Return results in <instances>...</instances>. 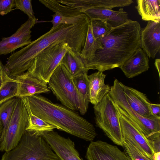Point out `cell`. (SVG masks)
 Wrapping results in <instances>:
<instances>
[{"label": "cell", "instance_id": "13", "mask_svg": "<svg viewBox=\"0 0 160 160\" xmlns=\"http://www.w3.org/2000/svg\"><path fill=\"white\" fill-rule=\"evenodd\" d=\"M85 158L87 160H129L116 146L100 140L91 142Z\"/></svg>", "mask_w": 160, "mask_h": 160}, {"label": "cell", "instance_id": "28", "mask_svg": "<svg viewBox=\"0 0 160 160\" xmlns=\"http://www.w3.org/2000/svg\"><path fill=\"white\" fill-rule=\"evenodd\" d=\"M17 98V97L12 98L3 103L0 106V120L3 127L2 133L5 130L9 121Z\"/></svg>", "mask_w": 160, "mask_h": 160}, {"label": "cell", "instance_id": "36", "mask_svg": "<svg viewBox=\"0 0 160 160\" xmlns=\"http://www.w3.org/2000/svg\"><path fill=\"white\" fill-rule=\"evenodd\" d=\"M151 143L154 152H160V137L151 140Z\"/></svg>", "mask_w": 160, "mask_h": 160}, {"label": "cell", "instance_id": "20", "mask_svg": "<svg viewBox=\"0 0 160 160\" xmlns=\"http://www.w3.org/2000/svg\"><path fill=\"white\" fill-rule=\"evenodd\" d=\"M133 2L132 0H72L70 4L71 7L82 12L93 8L112 9L116 7H123L128 6Z\"/></svg>", "mask_w": 160, "mask_h": 160}, {"label": "cell", "instance_id": "10", "mask_svg": "<svg viewBox=\"0 0 160 160\" xmlns=\"http://www.w3.org/2000/svg\"><path fill=\"white\" fill-rule=\"evenodd\" d=\"M114 102L118 114L123 140L130 142L144 155L153 159L154 152L151 140L145 137L133 124L124 110Z\"/></svg>", "mask_w": 160, "mask_h": 160}, {"label": "cell", "instance_id": "25", "mask_svg": "<svg viewBox=\"0 0 160 160\" xmlns=\"http://www.w3.org/2000/svg\"><path fill=\"white\" fill-rule=\"evenodd\" d=\"M102 49L100 41L95 39L90 24H89L83 48L80 54L83 60L87 61L94 57L96 52Z\"/></svg>", "mask_w": 160, "mask_h": 160}, {"label": "cell", "instance_id": "29", "mask_svg": "<svg viewBox=\"0 0 160 160\" xmlns=\"http://www.w3.org/2000/svg\"><path fill=\"white\" fill-rule=\"evenodd\" d=\"M90 21L92 33L96 39H100L112 28L105 21L97 19Z\"/></svg>", "mask_w": 160, "mask_h": 160}, {"label": "cell", "instance_id": "14", "mask_svg": "<svg viewBox=\"0 0 160 160\" xmlns=\"http://www.w3.org/2000/svg\"><path fill=\"white\" fill-rule=\"evenodd\" d=\"M140 43L148 57L154 58L160 50V22L148 21L141 29Z\"/></svg>", "mask_w": 160, "mask_h": 160}, {"label": "cell", "instance_id": "9", "mask_svg": "<svg viewBox=\"0 0 160 160\" xmlns=\"http://www.w3.org/2000/svg\"><path fill=\"white\" fill-rule=\"evenodd\" d=\"M28 115L21 98L17 97L9 121L0 139V151L8 152L15 148L26 131Z\"/></svg>", "mask_w": 160, "mask_h": 160}, {"label": "cell", "instance_id": "18", "mask_svg": "<svg viewBox=\"0 0 160 160\" xmlns=\"http://www.w3.org/2000/svg\"><path fill=\"white\" fill-rule=\"evenodd\" d=\"M120 68L127 78H133L148 70V57L140 47Z\"/></svg>", "mask_w": 160, "mask_h": 160}, {"label": "cell", "instance_id": "3", "mask_svg": "<svg viewBox=\"0 0 160 160\" xmlns=\"http://www.w3.org/2000/svg\"><path fill=\"white\" fill-rule=\"evenodd\" d=\"M22 98L33 114L57 129L88 141H92L97 136L93 125L75 111L40 94Z\"/></svg>", "mask_w": 160, "mask_h": 160}, {"label": "cell", "instance_id": "23", "mask_svg": "<svg viewBox=\"0 0 160 160\" xmlns=\"http://www.w3.org/2000/svg\"><path fill=\"white\" fill-rule=\"evenodd\" d=\"M21 98V97H20ZM27 109L28 120L26 131L42 136L45 133L53 131L56 128L33 114L25 100L21 98Z\"/></svg>", "mask_w": 160, "mask_h": 160}, {"label": "cell", "instance_id": "21", "mask_svg": "<svg viewBox=\"0 0 160 160\" xmlns=\"http://www.w3.org/2000/svg\"><path fill=\"white\" fill-rule=\"evenodd\" d=\"M79 53L69 48L62 57L60 64L62 65L72 77L85 72L86 68L83 59Z\"/></svg>", "mask_w": 160, "mask_h": 160}, {"label": "cell", "instance_id": "4", "mask_svg": "<svg viewBox=\"0 0 160 160\" xmlns=\"http://www.w3.org/2000/svg\"><path fill=\"white\" fill-rule=\"evenodd\" d=\"M48 83L50 90L62 105L79 111L82 115L86 113L88 106L78 92L72 76L63 65L60 64L56 68Z\"/></svg>", "mask_w": 160, "mask_h": 160}, {"label": "cell", "instance_id": "7", "mask_svg": "<svg viewBox=\"0 0 160 160\" xmlns=\"http://www.w3.org/2000/svg\"><path fill=\"white\" fill-rule=\"evenodd\" d=\"M97 127L114 143L123 147V141L117 112L109 93L98 104L94 105Z\"/></svg>", "mask_w": 160, "mask_h": 160}, {"label": "cell", "instance_id": "30", "mask_svg": "<svg viewBox=\"0 0 160 160\" xmlns=\"http://www.w3.org/2000/svg\"><path fill=\"white\" fill-rule=\"evenodd\" d=\"M123 141L122 147L129 160H153L144 155L130 142Z\"/></svg>", "mask_w": 160, "mask_h": 160}, {"label": "cell", "instance_id": "15", "mask_svg": "<svg viewBox=\"0 0 160 160\" xmlns=\"http://www.w3.org/2000/svg\"><path fill=\"white\" fill-rule=\"evenodd\" d=\"M82 13L89 18L90 21L97 19L105 21L112 28L121 25L129 19L128 13L123 8H120L118 11L109 8H93Z\"/></svg>", "mask_w": 160, "mask_h": 160}, {"label": "cell", "instance_id": "6", "mask_svg": "<svg viewBox=\"0 0 160 160\" xmlns=\"http://www.w3.org/2000/svg\"><path fill=\"white\" fill-rule=\"evenodd\" d=\"M70 48L64 41L51 44L36 56L32 65L27 71L32 76L47 83Z\"/></svg>", "mask_w": 160, "mask_h": 160}, {"label": "cell", "instance_id": "11", "mask_svg": "<svg viewBox=\"0 0 160 160\" xmlns=\"http://www.w3.org/2000/svg\"><path fill=\"white\" fill-rule=\"evenodd\" d=\"M37 22L35 17L28 18L14 34L2 38L0 41V55L7 54L30 43L32 42L31 29Z\"/></svg>", "mask_w": 160, "mask_h": 160}, {"label": "cell", "instance_id": "26", "mask_svg": "<svg viewBox=\"0 0 160 160\" xmlns=\"http://www.w3.org/2000/svg\"><path fill=\"white\" fill-rule=\"evenodd\" d=\"M19 83L15 79L6 82L0 89V106L7 101L18 97Z\"/></svg>", "mask_w": 160, "mask_h": 160}, {"label": "cell", "instance_id": "27", "mask_svg": "<svg viewBox=\"0 0 160 160\" xmlns=\"http://www.w3.org/2000/svg\"><path fill=\"white\" fill-rule=\"evenodd\" d=\"M88 72L72 77L73 82L78 92L87 105L88 106L89 80Z\"/></svg>", "mask_w": 160, "mask_h": 160}, {"label": "cell", "instance_id": "33", "mask_svg": "<svg viewBox=\"0 0 160 160\" xmlns=\"http://www.w3.org/2000/svg\"><path fill=\"white\" fill-rule=\"evenodd\" d=\"M15 0H0V15L4 16L14 10Z\"/></svg>", "mask_w": 160, "mask_h": 160}, {"label": "cell", "instance_id": "22", "mask_svg": "<svg viewBox=\"0 0 160 160\" xmlns=\"http://www.w3.org/2000/svg\"><path fill=\"white\" fill-rule=\"evenodd\" d=\"M135 8L145 21L160 22V0H137Z\"/></svg>", "mask_w": 160, "mask_h": 160}, {"label": "cell", "instance_id": "35", "mask_svg": "<svg viewBox=\"0 0 160 160\" xmlns=\"http://www.w3.org/2000/svg\"><path fill=\"white\" fill-rule=\"evenodd\" d=\"M148 108L152 115L154 117L160 118V104L152 103L148 105Z\"/></svg>", "mask_w": 160, "mask_h": 160}, {"label": "cell", "instance_id": "32", "mask_svg": "<svg viewBox=\"0 0 160 160\" xmlns=\"http://www.w3.org/2000/svg\"><path fill=\"white\" fill-rule=\"evenodd\" d=\"M14 9H19L26 14L29 18H32L35 17L33 11L32 1L31 0H15Z\"/></svg>", "mask_w": 160, "mask_h": 160}, {"label": "cell", "instance_id": "38", "mask_svg": "<svg viewBox=\"0 0 160 160\" xmlns=\"http://www.w3.org/2000/svg\"><path fill=\"white\" fill-rule=\"evenodd\" d=\"M152 159L153 160H160V152H154Z\"/></svg>", "mask_w": 160, "mask_h": 160}, {"label": "cell", "instance_id": "31", "mask_svg": "<svg viewBox=\"0 0 160 160\" xmlns=\"http://www.w3.org/2000/svg\"><path fill=\"white\" fill-rule=\"evenodd\" d=\"M87 16L83 14L73 17H66L55 13L52 16V19L50 21L52 24V28H54L60 24H72L82 20Z\"/></svg>", "mask_w": 160, "mask_h": 160}, {"label": "cell", "instance_id": "2", "mask_svg": "<svg viewBox=\"0 0 160 160\" xmlns=\"http://www.w3.org/2000/svg\"><path fill=\"white\" fill-rule=\"evenodd\" d=\"M140 23L129 19L113 27L99 39L102 49L97 50L91 59L84 60L86 68L103 72L119 68L141 47ZM98 40V39H97Z\"/></svg>", "mask_w": 160, "mask_h": 160}, {"label": "cell", "instance_id": "17", "mask_svg": "<svg viewBox=\"0 0 160 160\" xmlns=\"http://www.w3.org/2000/svg\"><path fill=\"white\" fill-rule=\"evenodd\" d=\"M119 83L123 89L128 103L135 112L147 118H156L152 115L149 111L148 106L150 102L146 94L125 85L120 81Z\"/></svg>", "mask_w": 160, "mask_h": 160}, {"label": "cell", "instance_id": "1", "mask_svg": "<svg viewBox=\"0 0 160 160\" xmlns=\"http://www.w3.org/2000/svg\"><path fill=\"white\" fill-rule=\"evenodd\" d=\"M90 22L89 18L86 16L74 24L58 25L52 28L49 31L20 50L12 53L4 65L8 77L14 79L25 72L31 66L38 54L56 42L65 41L74 51L80 54Z\"/></svg>", "mask_w": 160, "mask_h": 160}, {"label": "cell", "instance_id": "37", "mask_svg": "<svg viewBox=\"0 0 160 160\" xmlns=\"http://www.w3.org/2000/svg\"><path fill=\"white\" fill-rule=\"evenodd\" d=\"M155 66L158 70L159 78L160 77V59L157 58L156 59L154 63Z\"/></svg>", "mask_w": 160, "mask_h": 160}, {"label": "cell", "instance_id": "16", "mask_svg": "<svg viewBox=\"0 0 160 160\" xmlns=\"http://www.w3.org/2000/svg\"><path fill=\"white\" fill-rule=\"evenodd\" d=\"M15 79L19 83L18 97L30 96L50 92L47 83L32 76L27 71Z\"/></svg>", "mask_w": 160, "mask_h": 160}, {"label": "cell", "instance_id": "39", "mask_svg": "<svg viewBox=\"0 0 160 160\" xmlns=\"http://www.w3.org/2000/svg\"><path fill=\"white\" fill-rule=\"evenodd\" d=\"M3 125H2V122L0 120V139L1 138V136H2V131H3ZM0 143H1V142L0 141Z\"/></svg>", "mask_w": 160, "mask_h": 160}, {"label": "cell", "instance_id": "12", "mask_svg": "<svg viewBox=\"0 0 160 160\" xmlns=\"http://www.w3.org/2000/svg\"><path fill=\"white\" fill-rule=\"evenodd\" d=\"M42 137L60 160H83L76 149L74 142L69 138H65L54 131Z\"/></svg>", "mask_w": 160, "mask_h": 160}, {"label": "cell", "instance_id": "5", "mask_svg": "<svg viewBox=\"0 0 160 160\" xmlns=\"http://www.w3.org/2000/svg\"><path fill=\"white\" fill-rule=\"evenodd\" d=\"M1 160H60L42 136L25 131L17 145Z\"/></svg>", "mask_w": 160, "mask_h": 160}, {"label": "cell", "instance_id": "34", "mask_svg": "<svg viewBox=\"0 0 160 160\" xmlns=\"http://www.w3.org/2000/svg\"><path fill=\"white\" fill-rule=\"evenodd\" d=\"M8 76L4 65L0 60V89L6 82L12 80Z\"/></svg>", "mask_w": 160, "mask_h": 160}, {"label": "cell", "instance_id": "24", "mask_svg": "<svg viewBox=\"0 0 160 160\" xmlns=\"http://www.w3.org/2000/svg\"><path fill=\"white\" fill-rule=\"evenodd\" d=\"M39 1L55 13L62 16L73 17L83 14L76 8L62 4L59 0H39Z\"/></svg>", "mask_w": 160, "mask_h": 160}, {"label": "cell", "instance_id": "19", "mask_svg": "<svg viewBox=\"0 0 160 160\" xmlns=\"http://www.w3.org/2000/svg\"><path fill=\"white\" fill-rule=\"evenodd\" d=\"M106 77V74L99 71L88 75V100L94 105L99 103L110 92L111 87L104 83Z\"/></svg>", "mask_w": 160, "mask_h": 160}, {"label": "cell", "instance_id": "8", "mask_svg": "<svg viewBox=\"0 0 160 160\" xmlns=\"http://www.w3.org/2000/svg\"><path fill=\"white\" fill-rule=\"evenodd\" d=\"M113 101L125 112L135 126L149 140L160 137V118H150L135 112L128 103L123 89L117 79L111 87L109 93Z\"/></svg>", "mask_w": 160, "mask_h": 160}]
</instances>
